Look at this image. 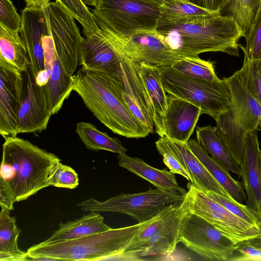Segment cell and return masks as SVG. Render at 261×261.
Listing matches in <instances>:
<instances>
[{"label": "cell", "mask_w": 261, "mask_h": 261, "mask_svg": "<svg viewBox=\"0 0 261 261\" xmlns=\"http://www.w3.org/2000/svg\"><path fill=\"white\" fill-rule=\"evenodd\" d=\"M159 153L163 157V162L171 172L184 176L190 182L191 178L186 169L173 154L164 137H160L155 142Z\"/></svg>", "instance_id": "obj_37"}, {"label": "cell", "mask_w": 261, "mask_h": 261, "mask_svg": "<svg viewBox=\"0 0 261 261\" xmlns=\"http://www.w3.org/2000/svg\"><path fill=\"white\" fill-rule=\"evenodd\" d=\"M22 73L26 94L18 115V133H39L46 129L51 116L45 90L37 83L30 67Z\"/></svg>", "instance_id": "obj_16"}, {"label": "cell", "mask_w": 261, "mask_h": 261, "mask_svg": "<svg viewBox=\"0 0 261 261\" xmlns=\"http://www.w3.org/2000/svg\"><path fill=\"white\" fill-rule=\"evenodd\" d=\"M10 210L1 208L0 212V261L29 260L27 251L21 250L18 239L21 230Z\"/></svg>", "instance_id": "obj_27"}, {"label": "cell", "mask_w": 261, "mask_h": 261, "mask_svg": "<svg viewBox=\"0 0 261 261\" xmlns=\"http://www.w3.org/2000/svg\"><path fill=\"white\" fill-rule=\"evenodd\" d=\"M118 158L119 166L145 179L158 189L182 195L187 192L178 185L175 174L170 171L158 169L139 158L129 156L126 153L118 154Z\"/></svg>", "instance_id": "obj_21"}, {"label": "cell", "mask_w": 261, "mask_h": 261, "mask_svg": "<svg viewBox=\"0 0 261 261\" xmlns=\"http://www.w3.org/2000/svg\"><path fill=\"white\" fill-rule=\"evenodd\" d=\"M83 2L86 4L90 5L94 7V8L98 7L102 0H82Z\"/></svg>", "instance_id": "obj_44"}, {"label": "cell", "mask_w": 261, "mask_h": 261, "mask_svg": "<svg viewBox=\"0 0 261 261\" xmlns=\"http://www.w3.org/2000/svg\"><path fill=\"white\" fill-rule=\"evenodd\" d=\"M139 65L141 75L152 106L155 132L160 137H164L168 95L164 89L158 67L145 63Z\"/></svg>", "instance_id": "obj_22"}, {"label": "cell", "mask_w": 261, "mask_h": 261, "mask_svg": "<svg viewBox=\"0 0 261 261\" xmlns=\"http://www.w3.org/2000/svg\"><path fill=\"white\" fill-rule=\"evenodd\" d=\"M164 137L173 154L190 176V182L205 193L212 191L226 198H233L211 175L187 143L172 140L166 136Z\"/></svg>", "instance_id": "obj_20"}, {"label": "cell", "mask_w": 261, "mask_h": 261, "mask_svg": "<svg viewBox=\"0 0 261 261\" xmlns=\"http://www.w3.org/2000/svg\"><path fill=\"white\" fill-rule=\"evenodd\" d=\"M184 210L182 201L169 220L152 236L111 258L113 260H140L148 256L170 255L178 243L179 230Z\"/></svg>", "instance_id": "obj_15"}, {"label": "cell", "mask_w": 261, "mask_h": 261, "mask_svg": "<svg viewBox=\"0 0 261 261\" xmlns=\"http://www.w3.org/2000/svg\"><path fill=\"white\" fill-rule=\"evenodd\" d=\"M155 33L172 53L182 58L218 51L239 57V41L243 37L235 21L220 13L184 19L160 16Z\"/></svg>", "instance_id": "obj_1"}, {"label": "cell", "mask_w": 261, "mask_h": 261, "mask_svg": "<svg viewBox=\"0 0 261 261\" xmlns=\"http://www.w3.org/2000/svg\"><path fill=\"white\" fill-rule=\"evenodd\" d=\"M164 89L167 95L189 101L216 120L229 109L231 95L223 78L210 82L193 77L176 71L171 66L158 67Z\"/></svg>", "instance_id": "obj_6"}, {"label": "cell", "mask_w": 261, "mask_h": 261, "mask_svg": "<svg viewBox=\"0 0 261 261\" xmlns=\"http://www.w3.org/2000/svg\"><path fill=\"white\" fill-rule=\"evenodd\" d=\"M46 8L57 55L66 71L73 75L80 65L84 38L74 17L59 2H50Z\"/></svg>", "instance_id": "obj_12"}, {"label": "cell", "mask_w": 261, "mask_h": 261, "mask_svg": "<svg viewBox=\"0 0 261 261\" xmlns=\"http://www.w3.org/2000/svg\"><path fill=\"white\" fill-rule=\"evenodd\" d=\"M260 226H261V220H260Z\"/></svg>", "instance_id": "obj_48"}, {"label": "cell", "mask_w": 261, "mask_h": 261, "mask_svg": "<svg viewBox=\"0 0 261 261\" xmlns=\"http://www.w3.org/2000/svg\"><path fill=\"white\" fill-rule=\"evenodd\" d=\"M122 96L126 105L133 115L149 133L153 134L155 131L154 122L147 117L138 105L124 91H122Z\"/></svg>", "instance_id": "obj_40"}, {"label": "cell", "mask_w": 261, "mask_h": 261, "mask_svg": "<svg viewBox=\"0 0 261 261\" xmlns=\"http://www.w3.org/2000/svg\"><path fill=\"white\" fill-rule=\"evenodd\" d=\"M142 1H144V2H146L148 3H149L148 2L147 0H142ZM149 4H150V3H149Z\"/></svg>", "instance_id": "obj_46"}, {"label": "cell", "mask_w": 261, "mask_h": 261, "mask_svg": "<svg viewBox=\"0 0 261 261\" xmlns=\"http://www.w3.org/2000/svg\"><path fill=\"white\" fill-rule=\"evenodd\" d=\"M0 24L12 31H20L22 17L10 0H0Z\"/></svg>", "instance_id": "obj_39"}, {"label": "cell", "mask_w": 261, "mask_h": 261, "mask_svg": "<svg viewBox=\"0 0 261 261\" xmlns=\"http://www.w3.org/2000/svg\"><path fill=\"white\" fill-rule=\"evenodd\" d=\"M184 210L178 243L203 259L231 261L236 245L204 219Z\"/></svg>", "instance_id": "obj_10"}, {"label": "cell", "mask_w": 261, "mask_h": 261, "mask_svg": "<svg viewBox=\"0 0 261 261\" xmlns=\"http://www.w3.org/2000/svg\"><path fill=\"white\" fill-rule=\"evenodd\" d=\"M26 94L23 73L0 59V134L17 136L18 115Z\"/></svg>", "instance_id": "obj_14"}, {"label": "cell", "mask_w": 261, "mask_h": 261, "mask_svg": "<svg viewBox=\"0 0 261 261\" xmlns=\"http://www.w3.org/2000/svg\"><path fill=\"white\" fill-rule=\"evenodd\" d=\"M260 10L261 0H227L220 13L231 17L246 38Z\"/></svg>", "instance_id": "obj_30"}, {"label": "cell", "mask_w": 261, "mask_h": 261, "mask_svg": "<svg viewBox=\"0 0 261 261\" xmlns=\"http://www.w3.org/2000/svg\"><path fill=\"white\" fill-rule=\"evenodd\" d=\"M201 114V108L193 103L168 95L164 123L165 136L172 140L187 143Z\"/></svg>", "instance_id": "obj_18"}, {"label": "cell", "mask_w": 261, "mask_h": 261, "mask_svg": "<svg viewBox=\"0 0 261 261\" xmlns=\"http://www.w3.org/2000/svg\"><path fill=\"white\" fill-rule=\"evenodd\" d=\"M195 1H205V0H195Z\"/></svg>", "instance_id": "obj_47"}, {"label": "cell", "mask_w": 261, "mask_h": 261, "mask_svg": "<svg viewBox=\"0 0 261 261\" xmlns=\"http://www.w3.org/2000/svg\"><path fill=\"white\" fill-rule=\"evenodd\" d=\"M76 132L86 147L93 151L106 150L118 154H125L127 149L117 138L110 137L99 130L95 125L83 121L76 124Z\"/></svg>", "instance_id": "obj_29"}, {"label": "cell", "mask_w": 261, "mask_h": 261, "mask_svg": "<svg viewBox=\"0 0 261 261\" xmlns=\"http://www.w3.org/2000/svg\"><path fill=\"white\" fill-rule=\"evenodd\" d=\"M247 87L253 97L261 105V74L251 60L244 56L243 66Z\"/></svg>", "instance_id": "obj_38"}, {"label": "cell", "mask_w": 261, "mask_h": 261, "mask_svg": "<svg viewBox=\"0 0 261 261\" xmlns=\"http://www.w3.org/2000/svg\"><path fill=\"white\" fill-rule=\"evenodd\" d=\"M241 176L247 196V205L261 220V150L255 131L248 134Z\"/></svg>", "instance_id": "obj_17"}, {"label": "cell", "mask_w": 261, "mask_h": 261, "mask_svg": "<svg viewBox=\"0 0 261 261\" xmlns=\"http://www.w3.org/2000/svg\"><path fill=\"white\" fill-rule=\"evenodd\" d=\"M80 65L84 69L107 72L120 78L122 72L121 56L105 39L100 29L97 33L84 38Z\"/></svg>", "instance_id": "obj_19"}, {"label": "cell", "mask_w": 261, "mask_h": 261, "mask_svg": "<svg viewBox=\"0 0 261 261\" xmlns=\"http://www.w3.org/2000/svg\"><path fill=\"white\" fill-rule=\"evenodd\" d=\"M245 47L240 44L244 56L250 60L261 58V10L245 38Z\"/></svg>", "instance_id": "obj_36"}, {"label": "cell", "mask_w": 261, "mask_h": 261, "mask_svg": "<svg viewBox=\"0 0 261 261\" xmlns=\"http://www.w3.org/2000/svg\"><path fill=\"white\" fill-rule=\"evenodd\" d=\"M100 31L119 54L138 64L145 63L156 67L171 66L182 59L174 54L156 36L154 31H140L117 34L101 26Z\"/></svg>", "instance_id": "obj_11"}, {"label": "cell", "mask_w": 261, "mask_h": 261, "mask_svg": "<svg viewBox=\"0 0 261 261\" xmlns=\"http://www.w3.org/2000/svg\"><path fill=\"white\" fill-rule=\"evenodd\" d=\"M187 188L182 201L185 211L206 220L236 245L261 234V227L229 212L191 182Z\"/></svg>", "instance_id": "obj_9"}, {"label": "cell", "mask_w": 261, "mask_h": 261, "mask_svg": "<svg viewBox=\"0 0 261 261\" xmlns=\"http://www.w3.org/2000/svg\"><path fill=\"white\" fill-rule=\"evenodd\" d=\"M70 12L83 27L85 37L95 34L99 30L92 12L82 0H56Z\"/></svg>", "instance_id": "obj_33"}, {"label": "cell", "mask_w": 261, "mask_h": 261, "mask_svg": "<svg viewBox=\"0 0 261 261\" xmlns=\"http://www.w3.org/2000/svg\"><path fill=\"white\" fill-rule=\"evenodd\" d=\"M60 162H57L50 171L47 180L48 186L75 189L79 184L78 174L72 168Z\"/></svg>", "instance_id": "obj_34"}, {"label": "cell", "mask_w": 261, "mask_h": 261, "mask_svg": "<svg viewBox=\"0 0 261 261\" xmlns=\"http://www.w3.org/2000/svg\"><path fill=\"white\" fill-rule=\"evenodd\" d=\"M232 99L230 108L215 120L216 132L238 163L242 164L249 133L261 131V105L248 90L242 69L224 78Z\"/></svg>", "instance_id": "obj_5"}, {"label": "cell", "mask_w": 261, "mask_h": 261, "mask_svg": "<svg viewBox=\"0 0 261 261\" xmlns=\"http://www.w3.org/2000/svg\"><path fill=\"white\" fill-rule=\"evenodd\" d=\"M187 144L214 178L233 199L241 203L246 202L247 196L242 184L233 178L228 170L215 162L197 141L190 139Z\"/></svg>", "instance_id": "obj_25"}, {"label": "cell", "mask_w": 261, "mask_h": 261, "mask_svg": "<svg viewBox=\"0 0 261 261\" xmlns=\"http://www.w3.org/2000/svg\"><path fill=\"white\" fill-rule=\"evenodd\" d=\"M75 82V75L66 71L56 52L52 60L50 75L43 86L51 115L61 110L64 101L73 91Z\"/></svg>", "instance_id": "obj_23"}, {"label": "cell", "mask_w": 261, "mask_h": 261, "mask_svg": "<svg viewBox=\"0 0 261 261\" xmlns=\"http://www.w3.org/2000/svg\"><path fill=\"white\" fill-rule=\"evenodd\" d=\"M184 198V195L178 193L156 188L134 194L121 193L105 201L90 198L77 205L83 212L119 213L142 223L151 219L166 206L180 203Z\"/></svg>", "instance_id": "obj_7"}, {"label": "cell", "mask_w": 261, "mask_h": 261, "mask_svg": "<svg viewBox=\"0 0 261 261\" xmlns=\"http://www.w3.org/2000/svg\"><path fill=\"white\" fill-rule=\"evenodd\" d=\"M5 140L0 188L14 202L25 200L48 187L50 171L61 160L55 154L17 136L8 137Z\"/></svg>", "instance_id": "obj_3"}, {"label": "cell", "mask_w": 261, "mask_h": 261, "mask_svg": "<svg viewBox=\"0 0 261 261\" xmlns=\"http://www.w3.org/2000/svg\"><path fill=\"white\" fill-rule=\"evenodd\" d=\"M111 228L104 223L103 217L98 212L90 211L77 219L61 222L53 234L40 243L50 244L74 240Z\"/></svg>", "instance_id": "obj_24"}, {"label": "cell", "mask_w": 261, "mask_h": 261, "mask_svg": "<svg viewBox=\"0 0 261 261\" xmlns=\"http://www.w3.org/2000/svg\"><path fill=\"white\" fill-rule=\"evenodd\" d=\"M243 242L261 249V234L244 241Z\"/></svg>", "instance_id": "obj_43"}, {"label": "cell", "mask_w": 261, "mask_h": 261, "mask_svg": "<svg viewBox=\"0 0 261 261\" xmlns=\"http://www.w3.org/2000/svg\"><path fill=\"white\" fill-rule=\"evenodd\" d=\"M234 255L231 261H257L261 258V249L246 244L243 242L236 245Z\"/></svg>", "instance_id": "obj_41"}, {"label": "cell", "mask_w": 261, "mask_h": 261, "mask_svg": "<svg viewBox=\"0 0 261 261\" xmlns=\"http://www.w3.org/2000/svg\"><path fill=\"white\" fill-rule=\"evenodd\" d=\"M251 61L261 74V58L255 60H251Z\"/></svg>", "instance_id": "obj_45"}, {"label": "cell", "mask_w": 261, "mask_h": 261, "mask_svg": "<svg viewBox=\"0 0 261 261\" xmlns=\"http://www.w3.org/2000/svg\"><path fill=\"white\" fill-rule=\"evenodd\" d=\"M160 8L161 16L171 19L200 17L218 13L210 11L186 0H169Z\"/></svg>", "instance_id": "obj_32"}, {"label": "cell", "mask_w": 261, "mask_h": 261, "mask_svg": "<svg viewBox=\"0 0 261 261\" xmlns=\"http://www.w3.org/2000/svg\"><path fill=\"white\" fill-rule=\"evenodd\" d=\"M180 73L188 76L210 82H216L220 79L217 76L214 62L198 57H185L171 66Z\"/></svg>", "instance_id": "obj_31"}, {"label": "cell", "mask_w": 261, "mask_h": 261, "mask_svg": "<svg viewBox=\"0 0 261 261\" xmlns=\"http://www.w3.org/2000/svg\"><path fill=\"white\" fill-rule=\"evenodd\" d=\"M18 33L0 24V59L23 72L29 68L30 61Z\"/></svg>", "instance_id": "obj_28"}, {"label": "cell", "mask_w": 261, "mask_h": 261, "mask_svg": "<svg viewBox=\"0 0 261 261\" xmlns=\"http://www.w3.org/2000/svg\"><path fill=\"white\" fill-rule=\"evenodd\" d=\"M73 91L94 116L113 133L128 138H144L150 133L126 105L123 84L116 74L80 69Z\"/></svg>", "instance_id": "obj_2"}, {"label": "cell", "mask_w": 261, "mask_h": 261, "mask_svg": "<svg viewBox=\"0 0 261 261\" xmlns=\"http://www.w3.org/2000/svg\"><path fill=\"white\" fill-rule=\"evenodd\" d=\"M150 220L74 240L50 244L40 243L28 249L29 260L40 257L52 260H109L123 252L134 236Z\"/></svg>", "instance_id": "obj_4"}, {"label": "cell", "mask_w": 261, "mask_h": 261, "mask_svg": "<svg viewBox=\"0 0 261 261\" xmlns=\"http://www.w3.org/2000/svg\"><path fill=\"white\" fill-rule=\"evenodd\" d=\"M205 194L233 214L249 223L261 227L260 220L247 205L233 198H228L212 191L207 192Z\"/></svg>", "instance_id": "obj_35"}, {"label": "cell", "mask_w": 261, "mask_h": 261, "mask_svg": "<svg viewBox=\"0 0 261 261\" xmlns=\"http://www.w3.org/2000/svg\"><path fill=\"white\" fill-rule=\"evenodd\" d=\"M20 38L27 50L30 69L38 84L44 85L49 77L45 72L43 37L50 31L46 7H25L21 11Z\"/></svg>", "instance_id": "obj_13"}, {"label": "cell", "mask_w": 261, "mask_h": 261, "mask_svg": "<svg viewBox=\"0 0 261 261\" xmlns=\"http://www.w3.org/2000/svg\"><path fill=\"white\" fill-rule=\"evenodd\" d=\"M196 134L199 144L215 162L228 171L241 176L240 166L217 135L215 127L197 126Z\"/></svg>", "instance_id": "obj_26"}, {"label": "cell", "mask_w": 261, "mask_h": 261, "mask_svg": "<svg viewBox=\"0 0 261 261\" xmlns=\"http://www.w3.org/2000/svg\"><path fill=\"white\" fill-rule=\"evenodd\" d=\"M14 201L4 190L0 188V205L1 208L10 211L14 209Z\"/></svg>", "instance_id": "obj_42"}, {"label": "cell", "mask_w": 261, "mask_h": 261, "mask_svg": "<svg viewBox=\"0 0 261 261\" xmlns=\"http://www.w3.org/2000/svg\"><path fill=\"white\" fill-rule=\"evenodd\" d=\"M92 13L98 26L117 34L154 31L161 16L159 6L142 0H102Z\"/></svg>", "instance_id": "obj_8"}]
</instances>
